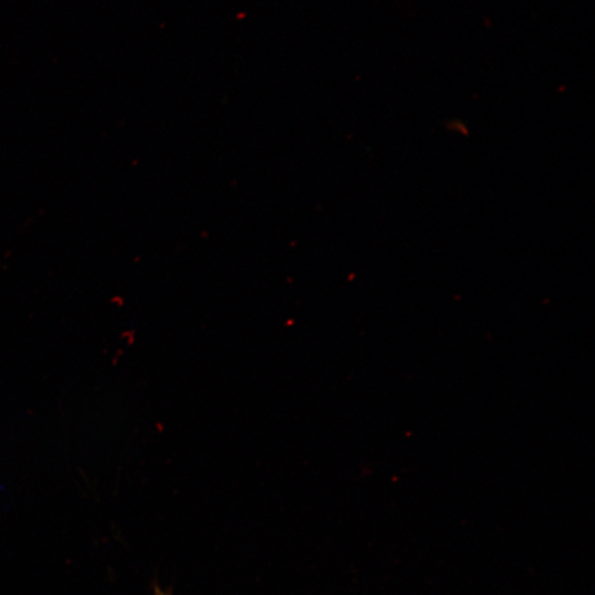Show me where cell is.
I'll return each instance as SVG.
<instances>
[{"instance_id": "6da1fadb", "label": "cell", "mask_w": 595, "mask_h": 595, "mask_svg": "<svg viewBox=\"0 0 595 595\" xmlns=\"http://www.w3.org/2000/svg\"><path fill=\"white\" fill-rule=\"evenodd\" d=\"M156 595H164V594H162V593H159V592H158V594H156Z\"/></svg>"}]
</instances>
